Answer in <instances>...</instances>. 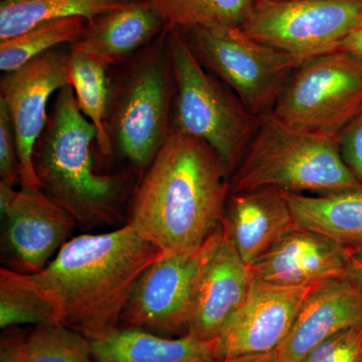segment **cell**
Returning a JSON list of instances; mask_svg holds the SVG:
<instances>
[{
    "label": "cell",
    "mask_w": 362,
    "mask_h": 362,
    "mask_svg": "<svg viewBox=\"0 0 362 362\" xmlns=\"http://www.w3.org/2000/svg\"><path fill=\"white\" fill-rule=\"evenodd\" d=\"M144 171L127 223L166 254L199 249L220 228L230 194L220 156L202 140L171 132Z\"/></svg>",
    "instance_id": "1"
},
{
    "label": "cell",
    "mask_w": 362,
    "mask_h": 362,
    "mask_svg": "<svg viewBox=\"0 0 362 362\" xmlns=\"http://www.w3.org/2000/svg\"><path fill=\"white\" fill-rule=\"evenodd\" d=\"M162 254L126 223L71 238L44 270L30 275L59 323L94 341L119 327L138 280Z\"/></svg>",
    "instance_id": "2"
},
{
    "label": "cell",
    "mask_w": 362,
    "mask_h": 362,
    "mask_svg": "<svg viewBox=\"0 0 362 362\" xmlns=\"http://www.w3.org/2000/svg\"><path fill=\"white\" fill-rule=\"evenodd\" d=\"M97 140L96 127L81 111L73 88L66 86L57 93L33 162L42 189L83 230L124 221L125 178L97 170Z\"/></svg>",
    "instance_id": "3"
},
{
    "label": "cell",
    "mask_w": 362,
    "mask_h": 362,
    "mask_svg": "<svg viewBox=\"0 0 362 362\" xmlns=\"http://www.w3.org/2000/svg\"><path fill=\"white\" fill-rule=\"evenodd\" d=\"M340 153L337 138L300 130L273 113L258 129L230 178V194L276 188L326 194L361 187Z\"/></svg>",
    "instance_id": "4"
},
{
    "label": "cell",
    "mask_w": 362,
    "mask_h": 362,
    "mask_svg": "<svg viewBox=\"0 0 362 362\" xmlns=\"http://www.w3.org/2000/svg\"><path fill=\"white\" fill-rule=\"evenodd\" d=\"M175 81L164 30L110 78L106 130L112 150L145 170L170 135Z\"/></svg>",
    "instance_id": "5"
},
{
    "label": "cell",
    "mask_w": 362,
    "mask_h": 362,
    "mask_svg": "<svg viewBox=\"0 0 362 362\" xmlns=\"http://www.w3.org/2000/svg\"><path fill=\"white\" fill-rule=\"evenodd\" d=\"M168 32L175 81L171 132L206 143L232 175L258 129L259 117L202 65L182 33Z\"/></svg>",
    "instance_id": "6"
},
{
    "label": "cell",
    "mask_w": 362,
    "mask_h": 362,
    "mask_svg": "<svg viewBox=\"0 0 362 362\" xmlns=\"http://www.w3.org/2000/svg\"><path fill=\"white\" fill-rule=\"evenodd\" d=\"M181 33L202 65L258 117L273 111L293 74L306 62L252 40L240 28L197 26Z\"/></svg>",
    "instance_id": "7"
},
{
    "label": "cell",
    "mask_w": 362,
    "mask_h": 362,
    "mask_svg": "<svg viewBox=\"0 0 362 362\" xmlns=\"http://www.w3.org/2000/svg\"><path fill=\"white\" fill-rule=\"evenodd\" d=\"M361 110L362 58L338 49L302 64L272 113L298 129L337 138Z\"/></svg>",
    "instance_id": "8"
},
{
    "label": "cell",
    "mask_w": 362,
    "mask_h": 362,
    "mask_svg": "<svg viewBox=\"0 0 362 362\" xmlns=\"http://www.w3.org/2000/svg\"><path fill=\"white\" fill-rule=\"evenodd\" d=\"M362 23V0H259L247 37L303 59L341 49Z\"/></svg>",
    "instance_id": "9"
},
{
    "label": "cell",
    "mask_w": 362,
    "mask_h": 362,
    "mask_svg": "<svg viewBox=\"0 0 362 362\" xmlns=\"http://www.w3.org/2000/svg\"><path fill=\"white\" fill-rule=\"evenodd\" d=\"M221 226L194 251L163 252L138 280L119 327H134L162 337L187 334L202 272L220 242Z\"/></svg>",
    "instance_id": "10"
},
{
    "label": "cell",
    "mask_w": 362,
    "mask_h": 362,
    "mask_svg": "<svg viewBox=\"0 0 362 362\" xmlns=\"http://www.w3.org/2000/svg\"><path fill=\"white\" fill-rule=\"evenodd\" d=\"M70 54L57 47L4 73L0 81V100L11 116L18 145L21 188H42L33 162L35 145L47 126L49 99L69 85Z\"/></svg>",
    "instance_id": "11"
},
{
    "label": "cell",
    "mask_w": 362,
    "mask_h": 362,
    "mask_svg": "<svg viewBox=\"0 0 362 362\" xmlns=\"http://www.w3.org/2000/svg\"><path fill=\"white\" fill-rule=\"evenodd\" d=\"M316 285L287 287L252 276L246 299L214 340L216 361L275 352Z\"/></svg>",
    "instance_id": "12"
},
{
    "label": "cell",
    "mask_w": 362,
    "mask_h": 362,
    "mask_svg": "<svg viewBox=\"0 0 362 362\" xmlns=\"http://www.w3.org/2000/svg\"><path fill=\"white\" fill-rule=\"evenodd\" d=\"M4 244L26 274H37L71 239L77 221L42 188L18 190L4 216Z\"/></svg>",
    "instance_id": "13"
},
{
    "label": "cell",
    "mask_w": 362,
    "mask_h": 362,
    "mask_svg": "<svg viewBox=\"0 0 362 362\" xmlns=\"http://www.w3.org/2000/svg\"><path fill=\"white\" fill-rule=\"evenodd\" d=\"M356 326H362L361 283L350 274L323 281L305 300L276 356L280 362H301L319 343Z\"/></svg>",
    "instance_id": "14"
},
{
    "label": "cell",
    "mask_w": 362,
    "mask_h": 362,
    "mask_svg": "<svg viewBox=\"0 0 362 362\" xmlns=\"http://www.w3.org/2000/svg\"><path fill=\"white\" fill-rule=\"evenodd\" d=\"M252 276L279 286L318 284L349 275L347 249L307 228L292 230L251 267Z\"/></svg>",
    "instance_id": "15"
},
{
    "label": "cell",
    "mask_w": 362,
    "mask_h": 362,
    "mask_svg": "<svg viewBox=\"0 0 362 362\" xmlns=\"http://www.w3.org/2000/svg\"><path fill=\"white\" fill-rule=\"evenodd\" d=\"M297 226L284 192L276 188L230 194L221 221L223 233L250 267Z\"/></svg>",
    "instance_id": "16"
},
{
    "label": "cell",
    "mask_w": 362,
    "mask_h": 362,
    "mask_svg": "<svg viewBox=\"0 0 362 362\" xmlns=\"http://www.w3.org/2000/svg\"><path fill=\"white\" fill-rule=\"evenodd\" d=\"M252 280L251 267L243 261L223 230L202 272L187 333L214 342L228 319L246 299Z\"/></svg>",
    "instance_id": "17"
},
{
    "label": "cell",
    "mask_w": 362,
    "mask_h": 362,
    "mask_svg": "<svg viewBox=\"0 0 362 362\" xmlns=\"http://www.w3.org/2000/svg\"><path fill=\"white\" fill-rule=\"evenodd\" d=\"M164 30V21L151 2L130 1L90 21L77 44L109 66H116L129 61Z\"/></svg>",
    "instance_id": "18"
},
{
    "label": "cell",
    "mask_w": 362,
    "mask_h": 362,
    "mask_svg": "<svg viewBox=\"0 0 362 362\" xmlns=\"http://www.w3.org/2000/svg\"><path fill=\"white\" fill-rule=\"evenodd\" d=\"M94 362H218L214 342L190 333L162 337L134 327H118L92 341Z\"/></svg>",
    "instance_id": "19"
},
{
    "label": "cell",
    "mask_w": 362,
    "mask_h": 362,
    "mask_svg": "<svg viewBox=\"0 0 362 362\" xmlns=\"http://www.w3.org/2000/svg\"><path fill=\"white\" fill-rule=\"evenodd\" d=\"M284 194L298 226L345 247H362V187L326 194Z\"/></svg>",
    "instance_id": "20"
},
{
    "label": "cell",
    "mask_w": 362,
    "mask_h": 362,
    "mask_svg": "<svg viewBox=\"0 0 362 362\" xmlns=\"http://www.w3.org/2000/svg\"><path fill=\"white\" fill-rule=\"evenodd\" d=\"M108 64L97 54L71 45L68 65L69 85L73 88L81 111L98 131L97 146L105 156H111L110 139L106 130V112L110 92Z\"/></svg>",
    "instance_id": "21"
},
{
    "label": "cell",
    "mask_w": 362,
    "mask_h": 362,
    "mask_svg": "<svg viewBox=\"0 0 362 362\" xmlns=\"http://www.w3.org/2000/svg\"><path fill=\"white\" fill-rule=\"evenodd\" d=\"M124 0H16L0 4V42L49 21L80 16L92 21L117 8Z\"/></svg>",
    "instance_id": "22"
},
{
    "label": "cell",
    "mask_w": 362,
    "mask_h": 362,
    "mask_svg": "<svg viewBox=\"0 0 362 362\" xmlns=\"http://www.w3.org/2000/svg\"><path fill=\"white\" fill-rule=\"evenodd\" d=\"M259 0H150L168 30L197 26L242 28Z\"/></svg>",
    "instance_id": "23"
},
{
    "label": "cell",
    "mask_w": 362,
    "mask_h": 362,
    "mask_svg": "<svg viewBox=\"0 0 362 362\" xmlns=\"http://www.w3.org/2000/svg\"><path fill=\"white\" fill-rule=\"evenodd\" d=\"M59 322L51 300L35 284L30 274L0 269V327Z\"/></svg>",
    "instance_id": "24"
},
{
    "label": "cell",
    "mask_w": 362,
    "mask_h": 362,
    "mask_svg": "<svg viewBox=\"0 0 362 362\" xmlns=\"http://www.w3.org/2000/svg\"><path fill=\"white\" fill-rule=\"evenodd\" d=\"M89 21L84 18H63L35 26L13 39L0 42V70H18L45 52L82 39Z\"/></svg>",
    "instance_id": "25"
},
{
    "label": "cell",
    "mask_w": 362,
    "mask_h": 362,
    "mask_svg": "<svg viewBox=\"0 0 362 362\" xmlns=\"http://www.w3.org/2000/svg\"><path fill=\"white\" fill-rule=\"evenodd\" d=\"M25 343L28 362H94L92 341L65 324L35 326Z\"/></svg>",
    "instance_id": "26"
},
{
    "label": "cell",
    "mask_w": 362,
    "mask_h": 362,
    "mask_svg": "<svg viewBox=\"0 0 362 362\" xmlns=\"http://www.w3.org/2000/svg\"><path fill=\"white\" fill-rule=\"evenodd\" d=\"M301 362H362V326L328 337L316 345Z\"/></svg>",
    "instance_id": "27"
},
{
    "label": "cell",
    "mask_w": 362,
    "mask_h": 362,
    "mask_svg": "<svg viewBox=\"0 0 362 362\" xmlns=\"http://www.w3.org/2000/svg\"><path fill=\"white\" fill-rule=\"evenodd\" d=\"M0 180L14 187L20 182V160L13 122L6 104L0 100Z\"/></svg>",
    "instance_id": "28"
},
{
    "label": "cell",
    "mask_w": 362,
    "mask_h": 362,
    "mask_svg": "<svg viewBox=\"0 0 362 362\" xmlns=\"http://www.w3.org/2000/svg\"><path fill=\"white\" fill-rule=\"evenodd\" d=\"M337 140L343 161L362 185V110L340 132Z\"/></svg>",
    "instance_id": "29"
},
{
    "label": "cell",
    "mask_w": 362,
    "mask_h": 362,
    "mask_svg": "<svg viewBox=\"0 0 362 362\" xmlns=\"http://www.w3.org/2000/svg\"><path fill=\"white\" fill-rule=\"evenodd\" d=\"M25 337L8 334L0 343V362H28Z\"/></svg>",
    "instance_id": "30"
},
{
    "label": "cell",
    "mask_w": 362,
    "mask_h": 362,
    "mask_svg": "<svg viewBox=\"0 0 362 362\" xmlns=\"http://www.w3.org/2000/svg\"><path fill=\"white\" fill-rule=\"evenodd\" d=\"M346 249L349 254V274L362 285V247Z\"/></svg>",
    "instance_id": "31"
},
{
    "label": "cell",
    "mask_w": 362,
    "mask_h": 362,
    "mask_svg": "<svg viewBox=\"0 0 362 362\" xmlns=\"http://www.w3.org/2000/svg\"><path fill=\"white\" fill-rule=\"evenodd\" d=\"M340 49L351 52L362 58V23L350 33L346 40L343 42Z\"/></svg>",
    "instance_id": "32"
},
{
    "label": "cell",
    "mask_w": 362,
    "mask_h": 362,
    "mask_svg": "<svg viewBox=\"0 0 362 362\" xmlns=\"http://www.w3.org/2000/svg\"><path fill=\"white\" fill-rule=\"evenodd\" d=\"M16 194H18V190L14 189V187L0 181V214H1V216L8 211L9 207L13 204Z\"/></svg>",
    "instance_id": "33"
},
{
    "label": "cell",
    "mask_w": 362,
    "mask_h": 362,
    "mask_svg": "<svg viewBox=\"0 0 362 362\" xmlns=\"http://www.w3.org/2000/svg\"><path fill=\"white\" fill-rule=\"evenodd\" d=\"M218 362H280L276 356L275 352L264 354H252V356H244L233 357V358L223 359Z\"/></svg>",
    "instance_id": "34"
},
{
    "label": "cell",
    "mask_w": 362,
    "mask_h": 362,
    "mask_svg": "<svg viewBox=\"0 0 362 362\" xmlns=\"http://www.w3.org/2000/svg\"><path fill=\"white\" fill-rule=\"evenodd\" d=\"M124 1H127V2H130V1H150V0H124Z\"/></svg>",
    "instance_id": "35"
},
{
    "label": "cell",
    "mask_w": 362,
    "mask_h": 362,
    "mask_svg": "<svg viewBox=\"0 0 362 362\" xmlns=\"http://www.w3.org/2000/svg\"><path fill=\"white\" fill-rule=\"evenodd\" d=\"M11 1H16V0H1V2H11Z\"/></svg>",
    "instance_id": "36"
}]
</instances>
